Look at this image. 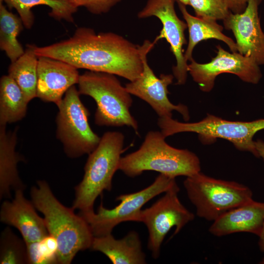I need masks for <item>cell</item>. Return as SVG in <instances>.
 <instances>
[{
	"instance_id": "1f68e13d",
	"label": "cell",
	"mask_w": 264,
	"mask_h": 264,
	"mask_svg": "<svg viewBox=\"0 0 264 264\" xmlns=\"http://www.w3.org/2000/svg\"><path fill=\"white\" fill-rule=\"evenodd\" d=\"M178 2H179L185 5H189V0H177Z\"/></svg>"
},
{
	"instance_id": "d6986e66",
	"label": "cell",
	"mask_w": 264,
	"mask_h": 264,
	"mask_svg": "<svg viewBox=\"0 0 264 264\" xmlns=\"http://www.w3.org/2000/svg\"><path fill=\"white\" fill-rule=\"evenodd\" d=\"M17 129L7 131L5 126H0V197L10 198L11 191L24 190L25 186L20 177L17 165L23 160L16 151Z\"/></svg>"
},
{
	"instance_id": "30bf717a",
	"label": "cell",
	"mask_w": 264,
	"mask_h": 264,
	"mask_svg": "<svg viewBox=\"0 0 264 264\" xmlns=\"http://www.w3.org/2000/svg\"><path fill=\"white\" fill-rule=\"evenodd\" d=\"M179 188L171 189L150 207L141 210L139 222L144 223L148 230V248L153 257L157 259L163 241L174 227L173 236L193 220L195 216L180 202L177 196Z\"/></svg>"
},
{
	"instance_id": "6da1fadb",
	"label": "cell",
	"mask_w": 264,
	"mask_h": 264,
	"mask_svg": "<svg viewBox=\"0 0 264 264\" xmlns=\"http://www.w3.org/2000/svg\"><path fill=\"white\" fill-rule=\"evenodd\" d=\"M37 56L65 62L77 69L107 72L130 82L143 71L139 45L113 32H96L86 27L78 28L67 39L39 47Z\"/></svg>"
},
{
	"instance_id": "4fadbf2b",
	"label": "cell",
	"mask_w": 264,
	"mask_h": 264,
	"mask_svg": "<svg viewBox=\"0 0 264 264\" xmlns=\"http://www.w3.org/2000/svg\"><path fill=\"white\" fill-rule=\"evenodd\" d=\"M175 0H148L144 7L138 13L139 19L150 17L157 18L162 24L159 34L153 41L155 44L165 39L170 45L176 65L173 67L176 85H184L187 80L188 64L184 57L183 46L186 44L184 32L187 28L186 22L177 16L175 9Z\"/></svg>"
},
{
	"instance_id": "603a6c76",
	"label": "cell",
	"mask_w": 264,
	"mask_h": 264,
	"mask_svg": "<svg viewBox=\"0 0 264 264\" xmlns=\"http://www.w3.org/2000/svg\"><path fill=\"white\" fill-rule=\"evenodd\" d=\"M35 47V45L28 44L24 53L11 62L8 68V75L22 89L28 103L36 97L38 57Z\"/></svg>"
},
{
	"instance_id": "8992f818",
	"label": "cell",
	"mask_w": 264,
	"mask_h": 264,
	"mask_svg": "<svg viewBox=\"0 0 264 264\" xmlns=\"http://www.w3.org/2000/svg\"><path fill=\"white\" fill-rule=\"evenodd\" d=\"M198 216L214 221L224 213L253 200L250 189L241 183L216 179L200 172L183 182Z\"/></svg>"
},
{
	"instance_id": "ac0fdd59",
	"label": "cell",
	"mask_w": 264,
	"mask_h": 264,
	"mask_svg": "<svg viewBox=\"0 0 264 264\" xmlns=\"http://www.w3.org/2000/svg\"><path fill=\"white\" fill-rule=\"evenodd\" d=\"M90 249L102 253L113 264H146L139 236L135 231L120 239H115L112 234L94 237Z\"/></svg>"
},
{
	"instance_id": "7a4b0ae2",
	"label": "cell",
	"mask_w": 264,
	"mask_h": 264,
	"mask_svg": "<svg viewBox=\"0 0 264 264\" xmlns=\"http://www.w3.org/2000/svg\"><path fill=\"white\" fill-rule=\"evenodd\" d=\"M30 196L35 208L44 215L49 234L56 241L58 264H69L78 252L90 248L94 236L89 225L72 207L58 200L46 181H37Z\"/></svg>"
},
{
	"instance_id": "5b68a950",
	"label": "cell",
	"mask_w": 264,
	"mask_h": 264,
	"mask_svg": "<svg viewBox=\"0 0 264 264\" xmlns=\"http://www.w3.org/2000/svg\"><path fill=\"white\" fill-rule=\"evenodd\" d=\"M116 76L107 72L86 71L80 76L78 91L80 94L89 96L95 101L96 125L126 126L137 132V122L130 111L132 104L131 94Z\"/></svg>"
},
{
	"instance_id": "9a60e30c",
	"label": "cell",
	"mask_w": 264,
	"mask_h": 264,
	"mask_svg": "<svg viewBox=\"0 0 264 264\" xmlns=\"http://www.w3.org/2000/svg\"><path fill=\"white\" fill-rule=\"evenodd\" d=\"M38 57L36 97L57 106L67 90L78 84L80 75L76 67L65 62Z\"/></svg>"
},
{
	"instance_id": "44dd1931",
	"label": "cell",
	"mask_w": 264,
	"mask_h": 264,
	"mask_svg": "<svg viewBox=\"0 0 264 264\" xmlns=\"http://www.w3.org/2000/svg\"><path fill=\"white\" fill-rule=\"evenodd\" d=\"M9 9H15L22 19L24 26L29 29L33 26L35 16L33 7L45 5L49 7V15L58 21L65 20L73 22V15L78 8L68 0H0Z\"/></svg>"
},
{
	"instance_id": "83f0119b",
	"label": "cell",
	"mask_w": 264,
	"mask_h": 264,
	"mask_svg": "<svg viewBox=\"0 0 264 264\" xmlns=\"http://www.w3.org/2000/svg\"><path fill=\"white\" fill-rule=\"evenodd\" d=\"M78 8L84 7L95 15L105 14L122 0H68Z\"/></svg>"
},
{
	"instance_id": "484cf974",
	"label": "cell",
	"mask_w": 264,
	"mask_h": 264,
	"mask_svg": "<svg viewBox=\"0 0 264 264\" xmlns=\"http://www.w3.org/2000/svg\"><path fill=\"white\" fill-rule=\"evenodd\" d=\"M28 264H58L57 244L50 235L41 241L26 243Z\"/></svg>"
},
{
	"instance_id": "277c9868",
	"label": "cell",
	"mask_w": 264,
	"mask_h": 264,
	"mask_svg": "<svg viewBox=\"0 0 264 264\" xmlns=\"http://www.w3.org/2000/svg\"><path fill=\"white\" fill-rule=\"evenodd\" d=\"M125 137L117 131H108L101 137L96 148L89 154L84 167L82 180L75 188L72 208L80 212L93 211L94 202L105 190L112 189V181L119 165Z\"/></svg>"
},
{
	"instance_id": "8fae6325",
	"label": "cell",
	"mask_w": 264,
	"mask_h": 264,
	"mask_svg": "<svg viewBox=\"0 0 264 264\" xmlns=\"http://www.w3.org/2000/svg\"><path fill=\"white\" fill-rule=\"evenodd\" d=\"M155 44L148 40L139 45L143 71L140 76L125 85L128 91L147 103L159 117H172V111L180 113L185 121L190 118L188 108L183 105H175L169 100L168 86L173 81L174 75L161 74L157 77L149 65L147 55Z\"/></svg>"
},
{
	"instance_id": "52a82bcc",
	"label": "cell",
	"mask_w": 264,
	"mask_h": 264,
	"mask_svg": "<svg viewBox=\"0 0 264 264\" xmlns=\"http://www.w3.org/2000/svg\"><path fill=\"white\" fill-rule=\"evenodd\" d=\"M157 125L165 137L179 132H196L204 144L222 138L232 143L238 149L259 157L253 138L258 131L264 129V119L232 121L208 114L203 120L195 123H182L172 117H159Z\"/></svg>"
},
{
	"instance_id": "4316f807",
	"label": "cell",
	"mask_w": 264,
	"mask_h": 264,
	"mask_svg": "<svg viewBox=\"0 0 264 264\" xmlns=\"http://www.w3.org/2000/svg\"><path fill=\"white\" fill-rule=\"evenodd\" d=\"M197 17L214 21L224 20L231 12L224 0H189Z\"/></svg>"
},
{
	"instance_id": "f546056e",
	"label": "cell",
	"mask_w": 264,
	"mask_h": 264,
	"mask_svg": "<svg viewBox=\"0 0 264 264\" xmlns=\"http://www.w3.org/2000/svg\"><path fill=\"white\" fill-rule=\"evenodd\" d=\"M255 145L259 157H261L264 160V141L257 140L255 141Z\"/></svg>"
},
{
	"instance_id": "9c48e42d",
	"label": "cell",
	"mask_w": 264,
	"mask_h": 264,
	"mask_svg": "<svg viewBox=\"0 0 264 264\" xmlns=\"http://www.w3.org/2000/svg\"><path fill=\"white\" fill-rule=\"evenodd\" d=\"M178 187L175 178L160 174L146 188L118 196L116 200L120 201V203L111 209L105 208L101 202L97 213L79 211L78 214L88 223L94 237L104 236L111 234L113 228L123 222H139L144 205L158 195Z\"/></svg>"
},
{
	"instance_id": "4dcf8cb0",
	"label": "cell",
	"mask_w": 264,
	"mask_h": 264,
	"mask_svg": "<svg viewBox=\"0 0 264 264\" xmlns=\"http://www.w3.org/2000/svg\"><path fill=\"white\" fill-rule=\"evenodd\" d=\"M258 236L259 237V245L261 251L264 252V223ZM261 264H264V258L261 262Z\"/></svg>"
},
{
	"instance_id": "2e32d148",
	"label": "cell",
	"mask_w": 264,
	"mask_h": 264,
	"mask_svg": "<svg viewBox=\"0 0 264 264\" xmlns=\"http://www.w3.org/2000/svg\"><path fill=\"white\" fill-rule=\"evenodd\" d=\"M23 192L22 189L15 191L12 200L2 202L0 220L16 228L25 243L39 242L49 234L44 218L38 215L32 201L24 197Z\"/></svg>"
},
{
	"instance_id": "f1b7e54d",
	"label": "cell",
	"mask_w": 264,
	"mask_h": 264,
	"mask_svg": "<svg viewBox=\"0 0 264 264\" xmlns=\"http://www.w3.org/2000/svg\"><path fill=\"white\" fill-rule=\"evenodd\" d=\"M229 10L234 14L242 13L246 8L248 0H224Z\"/></svg>"
},
{
	"instance_id": "e0dca14e",
	"label": "cell",
	"mask_w": 264,
	"mask_h": 264,
	"mask_svg": "<svg viewBox=\"0 0 264 264\" xmlns=\"http://www.w3.org/2000/svg\"><path fill=\"white\" fill-rule=\"evenodd\" d=\"M213 221L209 231L216 236L238 232L258 236L264 223V203L253 199L229 210Z\"/></svg>"
},
{
	"instance_id": "cb8c5ba5",
	"label": "cell",
	"mask_w": 264,
	"mask_h": 264,
	"mask_svg": "<svg viewBox=\"0 0 264 264\" xmlns=\"http://www.w3.org/2000/svg\"><path fill=\"white\" fill-rule=\"evenodd\" d=\"M23 26L20 16L9 11L3 3L0 2V48L11 62L15 61L24 52L18 40Z\"/></svg>"
},
{
	"instance_id": "5bb4252c",
	"label": "cell",
	"mask_w": 264,
	"mask_h": 264,
	"mask_svg": "<svg viewBox=\"0 0 264 264\" xmlns=\"http://www.w3.org/2000/svg\"><path fill=\"white\" fill-rule=\"evenodd\" d=\"M262 0H248L241 13L230 12L223 24L231 30L236 40L237 52L264 65V32L261 28L259 7Z\"/></svg>"
},
{
	"instance_id": "ffe728a7",
	"label": "cell",
	"mask_w": 264,
	"mask_h": 264,
	"mask_svg": "<svg viewBox=\"0 0 264 264\" xmlns=\"http://www.w3.org/2000/svg\"><path fill=\"white\" fill-rule=\"evenodd\" d=\"M177 3L189 31L188 45L184 52V57L187 62H190L193 59V51L197 44L208 39L221 41L226 44L231 52H237L235 42L223 33V27L216 21L194 16L188 12L186 5L178 1Z\"/></svg>"
},
{
	"instance_id": "7c38bea8",
	"label": "cell",
	"mask_w": 264,
	"mask_h": 264,
	"mask_svg": "<svg viewBox=\"0 0 264 264\" xmlns=\"http://www.w3.org/2000/svg\"><path fill=\"white\" fill-rule=\"evenodd\" d=\"M217 55L210 62L200 64L194 59L188 64V71L200 89L209 92L213 88L216 77L224 73L237 75L242 81L257 84L262 77L258 65L252 59L237 52H229L220 45L217 46Z\"/></svg>"
},
{
	"instance_id": "7402d4cb",
	"label": "cell",
	"mask_w": 264,
	"mask_h": 264,
	"mask_svg": "<svg viewBox=\"0 0 264 264\" xmlns=\"http://www.w3.org/2000/svg\"><path fill=\"white\" fill-rule=\"evenodd\" d=\"M28 103L15 81L8 75L2 76L0 80V126L22 119Z\"/></svg>"
},
{
	"instance_id": "3957f363",
	"label": "cell",
	"mask_w": 264,
	"mask_h": 264,
	"mask_svg": "<svg viewBox=\"0 0 264 264\" xmlns=\"http://www.w3.org/2000/svg\"><path fill=\"white\" fill-rule=\"evenodd\" d=\"M165 138L161 132H148L137 150L121 157L119 170L131 177L146 171L173 178L190 176L200 172V161L194 153L171 146Z\"/></svg>"
},
{
	"instance_id": "d4e9b609",
	"label": "cell",
	"mask_w": 264,
	"mask_h": 264,
	"mask_svg": "<svg viewBox=\"0 0 264 264\" xmlns=\"http://www.w3.org/2000/svg\"><path fill=\"white\" fill-rule=\"evenodd\" d=\"M0 264H28L26 243L15 234L9 227H6L0 237Z\"/></svg>"
},
{
	"instance_id": "ba28073f",
	"label": "cell",
	"mask_w": 264,
	"mask_h": 264,
	"mask_svg": "<svg viewBox=\"0 0 264 264\" xmlns=\"http://www.w3.org/2000/svg\"><path fill=\"white\" fill-rule=\"evenodd\" d=\"M80 95L73 86L57 105L56 138L62 144L66 154L72 158L89 154L101 139L90 127L89 112L82 102Z\"/></svg>"
}]
</instances>
